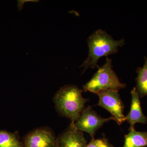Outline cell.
Segmentation results:
<instances>
[{
  "label": "cell",
  "mask_w": 147,
  "mask_h": 147,
  "mask_svg": "<svg viewBox=\"0 0 147 147\" xmlns=\"http://www.w3.org/2000/svg\"><path fill=\"white\" fill-rule=\"evenodd\" d=\"M131 102L130 111L125 116V121L129 123V130L134 129L137 123H147V118L143 114L141 107L140 97L135 87L131 91Z\"/></svg>",
  "instance_id": "ba28073f"
},
{
  "label": "cell",
  "mask_w": 147,
  "mask_h": 147,
  "mask_svg": "<svg viewBox=\"0 0 147 147\" xmlns=\"http://www.w3.org/2000/svg\"><path fill=\"white\" fill-rule=\"evenodd\" d=\"M83 90L74 85H66L57 92L53 101L58 113L74 122L79 118L88 100L82 95Z\"/></svg>",
  "instance_id": "7a4b0ae2"
},
{
  "label": "cell",
  "mask_w": 147,
  "mask_h": 147,
  "mask_svg": "<svg viewBox=\"0 0 147 147\" xmlns=\"http://www.w3.org/2000/svg\"><path fill=\"white\" fill-rule=\"evenodd\" d=\"M71 121L68 127L57 137V147H86V141L82 131Z\"/></svg>",
  "instance_id": "52a82bcc"
},
{
  "label": "cell",
  "mask_w": 147,
  "mask_h": 147,
  "mask_svg": "<svg viewBox=\"0 0 147 147\" xmlns=\"http://www.w3.org/2000/svg\"><path fill=\"white\" fill-rule=\"evenodd\" d=\"M89 48L88 57L80 67H84L82 74L88 69L98 68V62L102 57L116 54L119 47L125 44L124 39L116 40L105 30L98 29L89 36L87 40Z\"/></svg>",
  "instance_id": "6da1fadb"
},
{
  "label": "cell",
  "mask_w": 147,
  "mask_h": 147,
  "mask_svg": "<svg viewBox=\"0 0 147 147\" xmlns=\"http://www.w3.org/2000/svg\"><path fill=\"white\" fill-rule=\"evenodd\" d=\"M109 145L108 141L105 138L97 139L92 138L86 147H108Z\"/></svg>",
  "instance_id": "7c38bea8"
},
{
  "label": "cell",
  "mask_w": 147,
  "mask_h": 147,
  "mask_svg": "<svg viewBox=\"0 0 147 147\" xmlns=\"http://www.w3.org/2000/svg\"><path fill=\"white\" fill-rule=\"evenodd\" d=\"M24 147H57V137L53 130L47 127L33 129L24 136Z\"/></svg>",
  "instance_id": "8992f818"
},
{
  "label": "cell",
  "mask_w": 147,
  "mask_h": 147,
  "mask_svg": "<svg viewBox=\"0 0 147 147\" xmlns=\"http://www.w3.org/2000/svg\"><path fill=\"white\" fill-rule=\"evenodd\" d=\"M113 61L106 58V61L92 79L83 86L85 92H89L96 94L100 91L112 90L119 91L126 87V84L121 83L118 76L113 69Z\"/></svg>",
  "instance_id": "3957f363"
},
{
  "label": "cell",
  "mask_w": 147,
  "mask_h": 147,
  "mask_svg": "<svg viewBox=\"0 0 147 147\" xmlns=\"http://www.w3.org/2000/svg\"><path fill=\"white\" fill-rule=\"evenodd\" d=\"M0 147H24L18 132L0 130Z\"/></svg>",
  "instance_id": "8fae6325"
},
{
  "label": "cell",
  "mask_w": 147,
  "mask_h": 147,
  "mask_svg": "<svg viewBox=\"0 0 147 147\" xmlns=\"http://www.w3.org/2000/svg\"><path fill=\"white\" fill-rule=\"evenodd\" d=\"M108 147H114L113 146H112L111 144H109V146H108Z\"/></svg>",
  "instance_id": "4fadbf2b"
},
{
  "label": "cell",
  "mask_w": 147,
  "mask_h": 147,
  "mask_svg": "<svg viewBox=\"0 0 147 147\" xmlns=\"http://www.w3.org/2000/svg\"><path fill=\"white\" fill-rule=\"evenodd\" d=\"M115 120L113 117L105 118L98 115L91 106L85 108L81 115L74 123L79 131L88 133L92 139L94 138L96 132L105 123L110 121Z\"/></svg>",
  "instance_id": "5b68a950"
},
{
  "label": "cell",
  "mask_w": 147,
  "mask_h": 147,
  "mask_svg": "<svg viewBox=\"0 0 147 147\" xmlns=\"http://www.w3.org/2000/svg\"><path fill=\"white\" fill-rule=\"evenodd\" d=\"M96 94L99 97L97 105L108 111L119 125L126 121L125 116L123 115L124 105L118 91L105 90L98 92Z\"/></svg>",
  "instance_id": "277c9868"
},
{
  "label": "cell",
  "mask_w": 147,
  "mask_h": 147,
  "mask_svg": "<svg viewBox=\"0 0 147 147\" xmlns=\"http://www.w3.org/2000/svg\"><path fill=\"white\" fill-rule=\"evenodd\" d=\"M147 147V131H138L134 129L129 130V133L125 136L123 147Z\"/></svg>",
  "instance_id": "9c48e42d"
},
{
  "label": "cell",
  "mask_w": 147,
  "mask_h": 147,
  "mask_svg": "<svg viewBox=\"0 0 147 147\" xmlns=\"http://www.w3.org/2000/svg\"><path fill=\"white\" fill-rule=\"evenodd\" d=\"M145 63L142 67L137 69V76L136 79V90L139 97L147 96V58L145 57Z\"/></svg>",
  "instance_id": "30bf717a"
}]
</instances>
